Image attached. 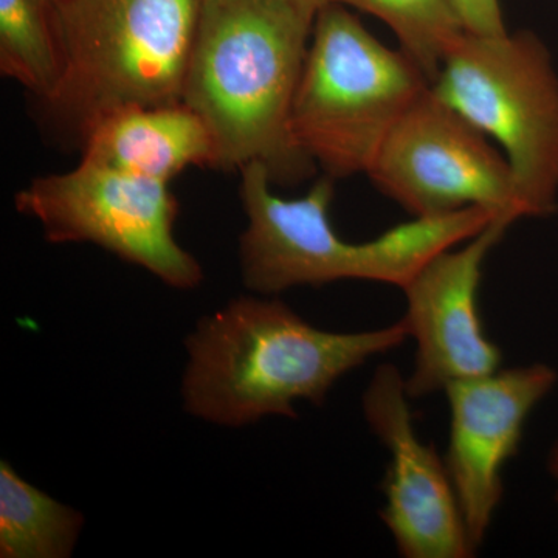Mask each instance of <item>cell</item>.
Here are the masks:
<instances>
[{
	"label": "cell",
	"mask_w": 558,
	"mask_h": 558,
	"mask_svg": "<svg viewBox=\"0 0 558 558\" xmlns=\"http://www.w3.org/2000/svg\"><path fill=\"white\" fill-rule=\"evenodd\" d=\"M407 340L400 319L388 328L332 332L315 328L284 301L241 295L186 337L183 409L231 428L295 418L296 402L323 405L337 381Z\"/></svg>",
	"instance_id": "1"
},
{
	"label": "cell",
	"mask_w": 558,
	"mask_h": 558,
	"mask_svg": "<svg viewBox=\"0 0 558 558\" xmlns=\"http://www.w3.org/2000/svg\"><path fill=\"white\" fill-rule=\"evenodd\" d=\"M317 13L292 0H205L182 102L207 124L216 170L259 161L271 182L296 183L317 168L289 130Z\"/></svg>",
	"instance_id": "2"
},
{
	"label": "cell",
	"mask_w": 558,
	"mask_h": 558,
	"mask_svg": "<svg viewBox=\"0 0 558 558\" xmlns=\"http://www.w3.org/2000/svg\"><path fill=\"white\" fill-rule=\"evenodd\" d=\"M240 172L241 202L247 215L240 242L242 281L258 295L348 279L402 289L433 256L464 244L499 218L486 208L472 207L413 218L376 240L349 242L330 222L336 180L325 175L306 196L284 199L271 191L269 171L259 161Z\"/></svg>",
	"instance_id": "3"
},
{
	"label": "cell",
	"mask_w": 558,
	"mask_h": 558,
	"mask_svg": "<svg viewBox=\"0 0 558 558\" xmlns=\"http://www.w3.org/2000/svg\"><path fill=\"white\" fill-rule=\"evenodd\" d=\"M205 0H53L64 78L43 106L54 131L83 145L109 113L182 102Z\"/></svg>",
	"instance_id": "4"
},
{
	"label": "cell",
	"mask_w": 558,
	"mask_h": 558,
	"mask_svg": "<svg viewBox=\"0 0 558 558\" xmlns=\"http://www.w3.org/2000/svg\"><path fill=\"white\" fill-rule=\"evenodd\" d=\"M432 86L403 50L380 43L341 3L318 10L289 130L330 179L368 174L385 140Z\"/></svg>",
	"instance_id": "5"
},
{
	"label": "cell",
	"mask_w": 558,
	"mask_h": 558,
	"mask_svg": "<svg viewBox=\"0 0 558 558\" xmlns=\"http://www.w3.org/2000/svg\"><path fill=\"white\" fill-rule=\"evenodd\" d=\"M433 90L501 146L527 218L558 209V75L535 33L464 32Z\"/></svg>",
	"instance_id": "6"
},
{
	"label": "cell",
	"mask_w": 558,
	"mask_h": 558,
	"mask_svg": "<svg viewBox=\"0 0 558 558\" xmlns=\"http://www.w3.org/2000/svg\"><path fill=\"white\" fill-rule=\"evenodd\" d=\"M16 208L38 220L51 244L98 245L179 290L204 279L199 260L175 240L179 204L168 182L81 159L73 170L33 179Z\"/></svg>",
	"instance_id": "7"
},
{
	"label": "cell",
	"mask_w": 558,
	"mask_h": 558,
	"mask_svg": "<svg viewBox=\"0 0 558 558\" xmlns=\"http://www.w3.org/2000/svg\"><path fill=\"white\" fill-rule=\"evenodd\" d=\"M366 175L413 218L472 207L513 222L527 218L505 154L432 86L396 124Z\"/></svg>",
	"instance_id": "8"
},
{
	"label": "cell",
	"mask_w": 558,
	"mask_h": 558,
	"mask_svg": "<svg viewBox=\"0 0 558 558\" xmlns=\"http://www.w3.org/2000/svg\"><path fill=\"white\" fill-rule=\"evenodd\" d=\"M513 220L498 218L464 245L442 250L402 288L400 322L416 343L407 391L411 400L446 391L453 381L495 373L501 351L488 339L480 314L484 263Z\"/></svg>",
	"instance_id": "9"
},
{
	"label": "cell",
	"mask_w": 558,
	"mask_h": 558,
	"mask_svg": "<svg viewBox=\"0 0 558 558\" xmlns=\"http://www.w3.org/2000/svg\"><path fill=\"white\" fill-rule=\"evenodd\" d=\"M405 379L395 365H380L365 395L363 414L389 453L380 510L400 556L469 558L470 542L446 459L414 428Z\"/></svg>",
	"instance_id": "10"
},
{
	"label": "cell",
	"mask_w": 558,
	"mask_h": 558,
	"mask_svg": "<svg viewBox=\"0 0 558 558\" xmlns=\"http://www.w3.org/2000/svg\"><path fill=\"white\" fill-rule=\"evenodd\" d=\"M557 380L549 365L534 363L453 381L444 391L450 407L444 459L476 553L505 495L502 470L519 451L527 417Z\"/></svg>",
	"instance_id": "11"
},
{
	"label": "cell",
	"mask_w": 558,
	"mask_h": 558,
	"mask_svg": "<svg viewBox=\"0 0 558 558\" xmlns=\"http://www.w3.org/2000/svg\"><path fill=\"white\" fill-rule=\"evenodd\" d=\"M81 149L83 160L168 183L190 167L215 168L207 124L183 102L116 110L87 132Z\"/></svg>",
	"instance_id": "12"
},
{
	"label": "cell",
	"mask_w": 558,
	"mask_h": 558,
	"mask_svg": "<svg viewBox=\"0 0 558 558\" xmlns=\"http://www.w3.org/2000/svg\"><path fill=\"white\" fill-rule=\"evenodd\" d=\"M84 527V515L22 478L0 462V557L69 558Z\"/></svg>",
	"instance_id": "13"
},
{
	"label": "cell",
	"mask_w": 558,
	"mask_h": 558,
	"mask_svg": "<svg viewBox=\"0 0 558 558\" xmlns=\"http://www.w3.org/2000/svg\"><path fill=\"white\" fill-rule=\"evenodd\" d=\"M0 72L40 105L53 100L64 78L53 0H0Z\"/></svg>",
	"instance_id": "14"
},
{
	"label": "cell",
	"mask_w": 558,
	"mask_h": 558,
	"mask_svg": "<svg viewBox=\"0 0 558 558\" xmlns=\"http://www.w3.org/2000/svg\"><path fill=\"white\" fill-rule=\"evenodd\" d=\"M377 17L395 32L400 50L436 80L454 43L464 35L450 0H332Z\"/></svg>",
	"instance_id": "15"
},
{
	"label": "cell",
	"mask_w": 558,
	"mask_h": 558,
	"mask_svg": "<svg viewBox=\"0 0 558 558\" xmlns=\"http://www.w3.org/2000/svg\"><path fill=\"white\" fill-rule=\"evenodd\" d=\"M465 32L481 36L505 35L499 0H450Z\"/></svg>",
	"instance_id": "16"
},
{
	"label": "cell",
	"mask_w": 558,
	"mask_h": 558,
	"mask_svg": "<svg viewBox=\"0 0 558 558\" xmlns=\"http://www.w3.org/2000/svg\"><path fill=\"white\" fill-rule=\"evenodd\" d=\"M548 468L550 476H553L554 483H556L557 486L556 499L558 505V440L553 451H550Z\"/></svg>",
	"instance_id": "17"
},
{
	"label": "cell",
	"mask_w": 558,
	"mask_h": 558,
	"mask_svg": "<svg viewBox=\"0 0 558 558\" xmlns=\"http://www.w3.org/2000/svg\"><path fill=\"white\" fill-rule=\"evenodd\" d=\"M292 2L303 3V5L314 7V9H322V7L328 5L332 0H292Z\"/></svg>",
	"instance_id": "18"
}]
</instances>
